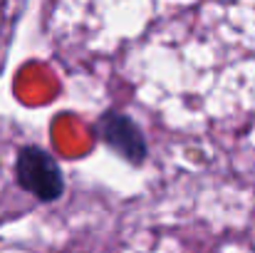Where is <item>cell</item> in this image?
<instances>
[{
	"label": "cell",
	"instance_id": "6da1fadb",
	"mask_svg": "<svg viewBox=\"0 0 255 253\" xmlns=\"http://www.w3.org/2000/svg\"><path fill=\"white\" fill-rule=\"evenodd\" d=\"M181 82L213 117H255V0L211 7L183 45Z\"/></svg>",
	"mask_w": 255,
	"mask_h": 253
},
{
	"label": "cell",
	"instance_id": "7a4b0ae2",
	"mask_svg": "<svg viewBox=\"0 0 255 253\" xmlns=\"http://www.w3.org/2000/svg\"><path fill=\"white\" fill-rule=\"evenodd\" d=\"M17 176H20V184L37 199L52 201L62 194V176L55 162L37 149L22 152V157L17 159Z\"/></svg>",
	"mask_w": 255,
	"mask_h": 253
},
{
	"label": "cell",
	"instance_id": "3957f363",
	"mask_svg": "<svg viewBox=\"0 0 255 253\" xmlns=\"http://www.w3.org/2000/svg\"><path fill=\"white\" fill-rule=\"evenodd\" d=\"M102 7H104V12H107V7H129V5H134V2H141L144 5V12L146 10H164V7H169V5H176V2H181V0H97Z\"/></svg>",
	"mask_w": 255,
	"mask_h": 253
}]
</instances>
